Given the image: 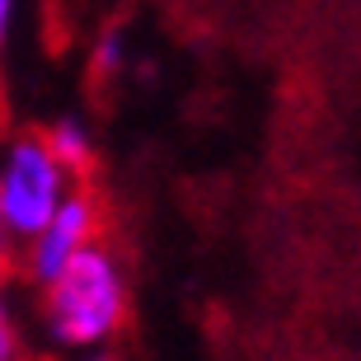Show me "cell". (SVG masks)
<instances>
[{
  "mask_svg": "<svg viewBox=\"0 0 361 361\" xmlns=\"http://www.w3.org/2000/svg\"><path fill=\"white\" fill-rule=\"evenodd\" d=\"M99 230H104V202L94 197L85 183H75L66 192V202L52 212V221H47L33 240H24V258H19L24 277L42 291L85 244L99 240Z\"/></svg>",
  "mask_w": 361,
  "mask_h": 361,
  "instance_id": "3",
  "label": "cell"
},
{
  "mask_svg": "<svg viewBox=\"0 0 361 361\" xmlns=\"http://www.w3.org/2000/svg\"><path fill=\"white\" fill-rule=\"evenodd\" d=\"M14 235H10V226H5V216H0V286H5V277H10L14 268H19V249H14Z\"/></svg>",
  "mask_w": 361,
  "mask_h": 361,
  "instance_id": "7",
  "label": "cell"
},
{
  "mask_svg": "<svg viewBox=\"0 0 361 361\" xmlns=\"http://www.w3.org/2000/svg\"><path fill=\"white\" fill-rule=\"evenodd\" d=\"M80 183L61 169L42 132H14L5 146H0V216L19 244L33 240L52 212L66 202V192Z\"/></svg>",
  "mask_w": 361,
  "mask_h": 361,
  "instance_id": "2",
  "label": "cell"
},
{
  "mask_svg": "<svg viewBox=\"0 0 361 361\" xmlns=\"http://www.w3.org/2000/svg\"><path fill=\"white\" fill-rule=\"evenodd\" d=\"M10 19H14V0H0V42L10 33Z\"/></svg>",
  "mask_w": 361,
  "mask_h": 361,
  "instance_id": "8",
  "label": "cell"
},
{
  "mask_svg": "<svg viewBox=\"0 0 361 361\" xmlns=\"http://www.w3.org/2000/svg\"><path fill=\"white\" fill-rule=\"evenodd\" d=\"M0 361H24V329H19V314H14L5 286H0Z\"/></svg>",
  "mask_w": 361,
  "mask_h": 361,
  "instance_id": "6",
  "label": "cell"
},
{
  "mask_svg": "<svg viewBox=\"0 0 361 361\" xmlns=\"http://www.w3.org/2000/svg\"><path fill=\"white\" fill-rule=\"evenodd\" d=\"M38 295L42 334L61 352H99L132 319V281L104 235L85 244Z\"/></svg>",
  "mask_w": 361,
  "mask_h": 361,
  "instance_id": "1",
  "label": "cell"
},
{
  "mask_svg": "<svg viewBox=\"0 0 361 361\" xmlns=\"http://www.w3.org/2000/svg\"><path fill=\"white\" fill-rule=\"evenodd\" d=\"M42 141H47V150L61 160V169H66L71 178H85V174L94 169V155H99V146H94L90 122H80L75 113H61V118H52L47 127H42Z\"/></svg>",
  "mask_w": 361,
  "mask_h": 361,
  "instance_id": "4",
  "label": "cell"
},
{
  "mask_svg": "<svg viewBox=\"0 0 361 361\" xmlns=\"http://www.w3.org/2000/svg\"><path fill=\"white\" fill-rule=\"evenodd\" d=\"M71 361H118L108 348H99V352H71Z\"/></svg>",
  "mask_w": 361,
  "mask_h": 361,
  "instance_id": "9",
  "label": "cell"
},
{
  "mask_svg": "<svg viewBox=\"0 0 361 361\" xmlns=\"http://www.w3.org/2000/svg\"><path fill=\"white\" fill-rule=\"evenodd\" d=\"M127 61H132V47H127V33H122L118 24H108L99 38H94L90 47V75L99 85H113L127 71Z\"/></svg>",
  "mask_w": 361,
  "mask_h": 361,
  "instance_id": "5",
  "label": "cell"
}]
</instances>
